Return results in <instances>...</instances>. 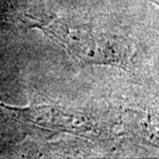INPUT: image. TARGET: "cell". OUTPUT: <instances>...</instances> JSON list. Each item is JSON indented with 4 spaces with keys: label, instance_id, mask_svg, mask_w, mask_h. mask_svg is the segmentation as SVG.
Returning a JSON list of instances; mask_svg holds the SVG:
<instances>
[{
    "label": "cell",
    "instance_id": "cell-1",
    "mask_svg": "<svg viewBox=\"0 0 159 159\" xmlns=\"http://www.w3.org/2000/svg\"><path fill=\"white\" fill-rule=\"evenodd\" d=\"M28 22L30 24V27H37L39 28L46 33V35H48L51 39L56 40L59 44H61L62 47H66L65 49L68 50V52H70V48L68 46V41L66 39V30H64V26L62 25V23H60L59 21H53L50 24L44 23V22L37 21L32 17H28Z\"/></svg>",
    "mask_w": 159,
    "mask_h": 159
},
{
    "label": "cell",
    "instance_id": "cell-2",
    "mask_svg": "<svg viewBox=\"0 0 159 159\" xmlns=\"http://www.w3.org/2000/svg\"><path fill=\"white\" fill-rule=\"evenodd\" d=\"M150 1H152L153 3H156V4H158V0H150Z\"/></svg>",
    "mask_w": 159,
    "mask_h": 159
}]
</instances>
